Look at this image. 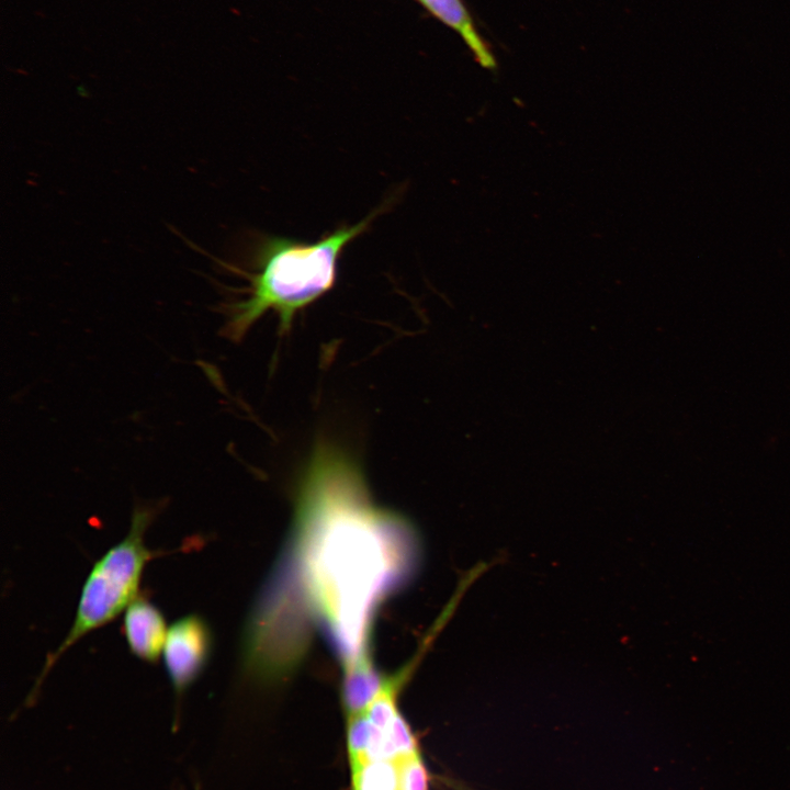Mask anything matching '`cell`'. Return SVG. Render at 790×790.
Wrapping results in <instances>:
<instances>
[{"mask_svg": "<svg viewBox=\"0 0 790 790\" xmlns=\"http://www.w3.org/2000/svg\"><path fill=\"white\" fill-rule=\"evenodd\" d=\"M420 553L413 524L377 507L359 466L319 443L297 488L291 537L247 629L264 644L305 655L317 627L342 672L372 666L379 608L410 582Z\"/></svg>", "mask_w": 790, "mask_h": 790, "instance_id": "1", "label": "cell"}, {"mask_svg": "<svg viewBox=\"0 0 790 790\" xmlns=\"http://www.w3.org/2000/svg\"><path fill=\"white\" fill-rule=\"evenodd\" d=\"M168 628L160 609L147 597L138 595L125 608L122 632L132 654L146 663H156Z\"/></svg>", "mask_w": 790, "mask_h": 790, "instance_id": "5", "label": "cell"}, {"mask_svg": "<svg viewBox=\"0 0 790 790\" xmlns=\"http://www.w3.org/2000/svg\"><path fill=\"white\" fill-rule=\"evenodd\" d=\"M157 512V506L135 507L124 539L94 562L82 585L72 624L60 645L46 657L32 696L66 651L117 617L139 595L146 564L166 554L145 544L146 530Z\"/></svg>", "mask_w": 790, "mask_h": 790, "instance_id": "3", "label": "cell"}, {"mask_svg": "<svg viewBox=\"0 0 790 790\" xmlns=\"http://www.w3.org/2000/svg\"><path fill=\"white\" fill-rule=\"evenodd\" d=\"M421 753L349 763L352 790H402V769L410 756Z\"/></svg>", "mask_w": 790, "mask_h": 790, "instance_id": "7", "label": "cell"}, {"mask_svg": "<svg viewBox=\"0 0 790 790\" xmlns=\"http://www.w3.org/2000/svg\"><path fill=\"white\" fill-rule=\"evenodd\" d=\"M439 20L453 29L484 68L493 69L496 60L486 42L477 32L462 0H420Z\"/></svg>", "mask_w": 790, "mask_h": 790, "instance_id": "6", "label": "cell"}, {"mask_svg": "<svg viewBox=\"0 0 790 790\" xmlns=\"http://www.w3.org/2000/svg\"><path fill=\"white\" fill-rule=\"evenodd\" d=\"M212 647V630L201 614H185L168 628L162 656L167 676L178 699L202 675Z\"/></svg>", "mask_w": 790, "mask_h": 790, "instance_id": "4", "label": "cell"}, {"mask_svg": "<svg viewBox=\"0 0 790 790\" xmlns=\"http://www.w3.org/2000/svg\"><path fill=\"white\" fill-rule=\"evenodd\" d=\"M386 207L384 204L357 224L341 226L315 242L260 237L250 253L251 270L223 263L248 282L240 291L244 297L223 307L227 317L223 334L240 340L268 311L278 314L281 332L289 331L297 311L332 289L343 249Z\"/></svg>", "mask_w": 790, "mask_h": 790, "instance_id": "2", "label": "cell"}]
</instances>
